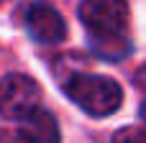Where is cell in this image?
<instances>
[{
  "label": "cell",
  "instance_id": "cell-1",
  "mask_svg": "<svg viewBox=\"0 0 146 143\" xmlns=\"http://www.w3.org/2000/svg\"><path fill=\"white\" fill-rule=\"evenodd\" d=\"M64 90L69 95V100L85 110L87 115H95V118H105V115H113L121 102H123V90L115 79L110 77H103V74H72L67 82H64Z\"/></svg>",
  "mask_w": 146,
  "mask_h": 143
},
{
  "label": "cell",
  "instance_id": "cell-2",
  "mask_svg": "<svg viewBox=\"0 0 146 143\" xmlns=\"http://www.w3.org/2000/svg\"><path fill=\"white\" fill-rule=\"evenodd\" d=\"M41 87L26 74H8L0 79V113L13 120H26L38 110Z\"/></svg>",
  "mask_w": 146,
  "mask_h": 143
},
{
  "label": "cell",
  "instance_id": "cell-3",
  "mask_svg": "<svg viewBox=\"0 0 146 143\" xmlns=\"http://www.w3.org/2000/svg\"><path fill=\"white\" fill-rule=\"evenodd\" d=\"M80 18L92 31L95 38H113L128 23V3L126 0H82Z\"/></svg>",
  "mask_w": 146,
  "mask_h": 143
},
{
  "label": "cell",
  "instance_id": "cell-4",
  "mask_svg": "<svg viewBox=\"0 0 146 143\" xmlns=\"http://www.w3.org/2000/svg\"><path fill=\"white\" fill-rule=\"evenodd\" d=\"M26 28H28L31 38L38 43H59L67 36V23H64L62 13L46 0L33 3L26 10Z\"/></svg>",
  "mask_w": 146,
  "mask_h": 143
},
{
  "label": "cell",
  "instance_id": "cell-5",
  "mask_svg": "<svg viewBox=\"0 0 146 143\" xmlns=\"http://www.w3.org/2000/svg\"><path fill=\"white\" fill-rule=\"evenodd\" d=\"M21 138L26 143H59V125L56 118L46 110L31 113L21 123Z\"/></svg>",
  "mask_w": 146,
  "mask_h": 143
},
{
  "label": "cell",
  "instance_id": "cell-6",
  "mask_svg": "<svg viewBox=\"0 0 146 143\" xmlns=\"http://www.w3.org/2000/svg\"><path fill=\"white\" fill-rule=\"evenodd\" d=\"M113 143H146V130L144 128H121L113 136Z\"/></svg>",
  "mask_w": 146,
  "mask_h": 143
},
{
  "label": "cell",
  "instance_id": "cell-7",
  "mask_svg": "<svg viewBox=\"0 0 146 143\" xmlns=\"http://www.w3.org/2000/svg\"><path fill=\"white\" fill-rule=\"evenodd\" d=\"M136 84L146 90V64H144V67H139V72H136Z\"/></svg>",
  "mask_w": 146,
  "mask_h": 143
},
{
  "label": "cell",
  "instance_id": "cell-8",
  "mask_svg": "<svg viewBox=\"0 0 146 143\" xmlns=\"http://www.w3.org/2000/svg\"><path fill=\"white\" fill-rule=\"evenodd\" d=\"M141 120H144V123H146V102H144V105H141ZM144 130H146V128H144Z\"/></svg>",
  "mask_w": 146,
  "mask_h": 143
}]
</instances>
